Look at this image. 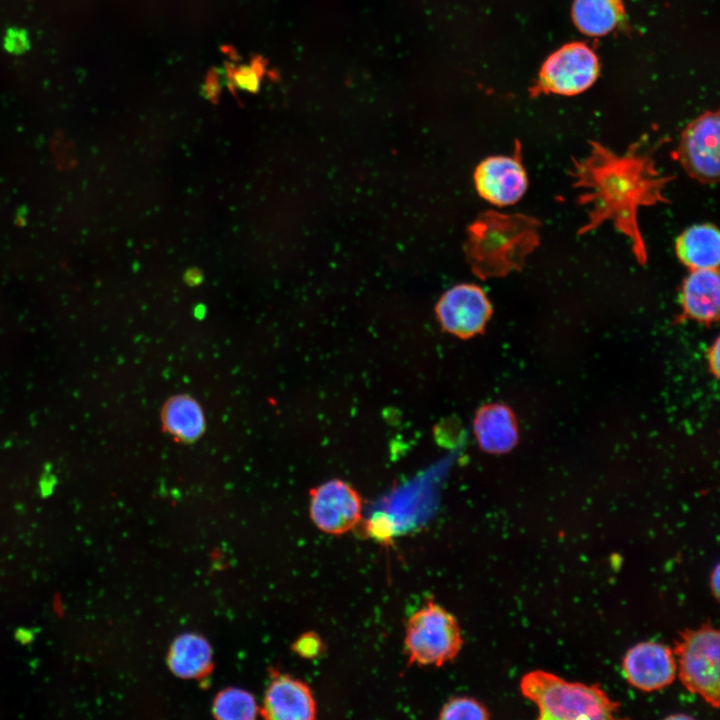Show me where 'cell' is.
<instances>
[{"label": "cell", "instance_id": "15", "mask_svg": "<svg viewBox=\"0 0 720 720\" xmlns=\"http://www.w3.org/2000/svg\"><path fill=\"white\" fill-rule=\"evenodd\" d=\"M160 418L163 430L184 444L197 441L206 428L201 405L188 394L170 397L161 409Z\"/></svg>", "mask_w": 720, "mask_h": 720}, {"label": "cell", "instance_id": "11", "mask_svg": "<svg viewBox=\"0 0 720 720\" xmlns=\"http://www.w3.org/2000/svg\"><path fill=\"white\" fill-rule=\"evenodd\" d=\"M627 682L645 692L663 689L676 677V660L672 650L661 643L644 641L631 647L622 661Z\"/></svg>", "mask_w": 720, "mask_h": 720}, {"label": "cell", "instance_id": "13", "mask_svg": "<svg viewBox=\"0 0 720 720\" xmlns=\"http://www.w3.org/2000/svg\"><path fill=\"white\" fill-rule=\"evenodd\" d=\"M473 432L479 448L489 454L507 453L518 441L515 415L503 403L479 407L473 419Z\"/></svg>", "mask_w": 720, "mask_h": 720}, {"label": "cell", "instance_id": "1", "mask_svg": "<svg viewBox=\"0 0 720 720\" xmlns=\"http://www.w3.org/2000/svg\"><path fill=\"white\" fill-rule=\"evenodd\" d=\"M654 153L641 142L623 153L591 142L588 154L574 159L570 169L573 186L581 192L577 202L587 208V221L578 235L611 222L629 239L634 257L641 265L646 264L648 254L639 228V209L669 203L664 189L674 179L657 169Z\"/></svg>", "mask_w": 720, "mask_h": 720}, {"label": "cell", "instance_id": "8", "mask_svg": "<svg viewBox=\"0 0 720 720\" xmlns=\"http://www.w3.org/2000/svg\"><path fill=\"white\" fill-rule=\"evenodd\" d=\"M718 112H706L683 131L678 159L687 174L702 184L719 179L720 125Z\"/></svg>", "mask_w": 720, "mask_h": 720}, {"label": "cell", "instance_id": "6", "mask_svg": "<svg viewBox=\"0 0 720 720\" xmlns=\"http://www.w3.org/2000/svg\"><path fill=\"white\" fill-rule=\"evenodd\" d=\"M599 62L584 43L566 44L551 54L539 73L542 91L571 96L587 90L596 81Z\"/></svg>", "mask_w": 720, "mask_h": 720}, {"label": "cell", "instance_id": "16", "mask_svg": "<svg viewBox=\"0 0 720 720\" xmlns=\"http://www.w3.org/2000/svg\"><path fill=\"white\" fill-rule=\"evenodd\" d=\"M676 254L690 270L718 269L720 235L713 224H696L684 230L676 240Z\"/></svg>", "mask_w": 720, "mask_h": 720}, {"label": "cell", "instance_id": "25", "mask_svg": "<svg viewBox=\"0 0 720 720\" xmlns=\"http://www.w3.org/2000/svg\"><path fill=\"white\" fill-rule=\"evenodd\" d=\"M719 584H720V568H719V565L717 564L714 567V569L711 573V576H710V587H711L712 594L716 600L719 599V586H720Z\"/></svg>", "mask_w": 720, "mask_h": 720}, {"label": "cell", "instance_id": "22", "mask_svg": "<svg viewBox=\"0 0 720 720\" xmlns=\"http://www.w3.org/2000/svg\"><path fill=\"white\" fill-rule=\"evenodd\" d=\"M323 644L314 632L302 634L293 644V650L304 658H315L322 652Z\"/></svg>", "mask_w": 720, "mask_h": 720}, {"label": "cell", "instance_id": "5", "mask_svg": "<svg viewBox=\"0 0 720 720\" xmlns=\"http://www.w3.org/2000/svg\"><path fill=\"white\" fill-rule=\"evenodd\" d=\"M719 644V630L704 624L679 632L674 646L682 684L714 708L720 698Z\"/></svg>", "mask_w": 720, "mask_h": 720}, {"label": "cell", "instance_id": "20", "mask_svg": "<svg viewBox=\"0 0 720 720\" xmlns=\"http://www.w3.org/2000/svg\"><path fill=\"white\" fill-rule=\"evenodd\" d=\"M489 717L488 709L478 700L468 696L450 698L440 709L438 715V718L443 720H484Z\"/></svg>", "mask_w": 720, "mask_h": 720}, {"label": "cell", "instance_id": "10", "mask_svg": "<svg viewBox=\"0 0 720 720\" xmlns=\"http://www.w3.org/2000/svg\"><path fill=\"white\" fill-rule=\"evenodd\" d=\"M474 183L478 194L493 205L508 206L519 201L528 188L520 152L482 160L474 171Z\"/></svg>", "mask_w": 720, "mask_h": 720}, {"label": "cell", "instance_id": "19", "mask_svg": "<svg viewBox=\"0 0 720 720\" xmlns=\"http://www.w3.org/2000/svg\"><path fill=\"white\" fill-rule=\"evenodd\" d=\"M214 717L224 720L254 719L259 713L255 698L248 691L230 687L220 691L212 704Z\"/></svg>", "mask_w": 720, "mask_h": 720}, {"label": "cell", "instance_id": "3", "mask_svg": "<svg viewBox=\"0 0 720 720\" xmlns=\"http://www.w3.org/2000/svg\"><path fill=\"white\" fill-rule=\"evenodd\" d=\"M520 690L537 705L542 720L614 719L620 708L597 684L569 682L543 670L526 673Z\"/></svg>", "mask_w": 720, "mask_h": 720}, {"label": "cell", "instance_id": "23", "mask_svg": "<svg viewBox=\"0 0 720 720\" xmlns=\"http://www.w3.org/2000/svg\"><path fill=\"white\" fill-rule=\"evenodd\" d=\"M708 363L712 373L717 376L719 373V340L712 344L708 350Z\"/></svg>", "mask_w": 720, "mask_h": 720}, {"label": "cell", "instance_id": "7", "mask_svg": "<svg viewBox=\"0 0 720 720\" xmlns=\"http://www.w3.org/2000/svg\"><path fill=\"white\" fill-rule=\"evenodd\" d=\"M493 309L484 290L471 283L455 285L445 291L435 306L443 331L463 340L484 332Z\"/></svg>", "mask_w": 720, "mask_h": 720}, {"label": "cell", "instance_id": "17", "mask_svg": "<svg viewBox=\"0 0 720 720\" xmlns=\"http://www.w3.org/2000/svg\"><path fill=\"white\" fill-rule=\"evenodd\" d=\"M168 667L183 679L207 676L213 667V652L209 642L197 633H183L170 645Z\"/></svg>", "mask_w": 720, "mask_h": 720}, {"label": "cell", "instance_id": "12", "mask_svg": "<svg viewBox=\"0 0 720 720\" xmlns=\"http://www.w3.org/2000/svg\"><path fill=\"white\" fill-rule=\"evenodd\" d=\"M316 702L310 688L289 675L275 676L264 696L261 713L277 720H310L316 717Z\"/></svg>", "mask_w": 720, "mask_h": 720}, {"label": "cell", "instance_id": "14", "mask_svg": "<svg viewBox=\"0 0 720 720\" xmlns=\"http://www.w3.org/2000/svg\"><path fill=\"white\" fill-rule=\"evenodd\" d=\"M718 269H696L684 279L681 306L684 314L702 323L716 321L719 316L720 286Z\"/></svg>", "mask_w": 720, "mask_h": 720}, {"label": "cell", "instance_id": "9", "mask_svg": "<svg viewBox=\"0 0 720 720\" xmlns=\"http://www.w3.org/2000/svg\"><path fill=\"white\" fill-rule=\"evenodd\" d=\"M309 514L321 531L341 535L361 520L362 499L353 486L341 479H331L309 491Z\"/></svg>", "mask_w": 720, "mask_h": 720}, {"label": "cell", "instance_id": "21", "mask_svg": "<svg viewBox=\"0 0 720 720\" xmlns=\"http://www.w3.org/2000/svg\"><path fill=\"white\" fill-rule=\"evenodd\" d=\"M31 47L29 33L25 28L9 27L3 37L4 50L14 56L26 53Z\"/></svg>", "mask_w": 720, "mask_h": 720}, {"label": "cell", "instance_id": "18", "mask_svg": "<svg viewBox=\"0 0 720 720\" xmlns=\"http://www.w3.org/2000/svg\"><path fill=\"white\" fill-rule=\"evenodd\" d=\"M620 0H574L572 18L577 28L589 36L610 33L622 18Z\"/></svg>", "mask_w": 720, "mask_h": 720}, {"label": "cell", "instance_id": "4", "mask_svg": "<svg viewBox=\"0 0 720 720\" xmlns=\"http://www.w3.org/2000/svg\"><path fill=\"white\" fill-rule=\"evenodd\" d=\"M462 644L456 618L434 601L408 619L404 645L409 664L440 667L457 657Z\"/></svg>", "mask_w": 720, "mask_h": 720}, {"label": "cell", "instance_id": "2", "mask_svg": "<svg viewBox=\"0 0 720 720\" xmlns=\"http://www.w3.org/2000/svg\"><path fill=\"white\" fill-rule=\"evenodd\" d=\"M540 227L536 218L521 213H481L469 225L464 245L472 272L485 280L520 271L539 246Z\"/></svg>", "mask_w": 720, "mask_h": 720}, {"label": "cell", "instance_id": "24", "mask_svg": "<svg viewBox=\"0 0 720 720\" xmlns=\"http://www.w3.org/2000/svg\"><path fill=\"white\" fill-rule=\"evenodd\" d=\"M184 280L189 286H197L202 282L203 274L197 268H190L185 272Z\"/></svg>", "mask_w": 720, "mask_h": 720}]
</instances>
